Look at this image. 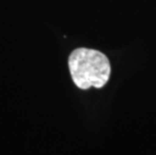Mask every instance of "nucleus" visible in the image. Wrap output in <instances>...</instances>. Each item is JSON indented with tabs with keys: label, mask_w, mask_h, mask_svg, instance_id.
Listing matches in <instances>:
<instances>
[{
	"label": "nucleus",
	"mask_w": 156,
	"mask_h": 155,
	"mask_svg": "<svg viewBox=\"0 0 156 155\" xmlns=\"http://www.w3.org/2000/svg\"><path fill=\"white\" fill-rule=\"evenodd\" d=\"M69 69L73 82L82 90L104 87L111 75L108 58L97 49L86 48L75 49L69 55Z\"/></svg>",
	"instance_id": "nucleus-1"
}]
</instances>
